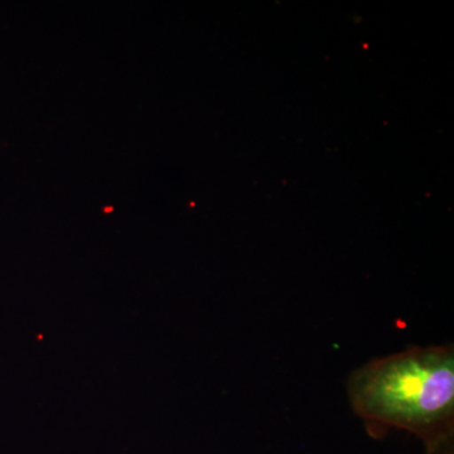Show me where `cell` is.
<instances>
[{
	"mask_svg": "<svg viewBox=\"0 0 454 454\" xmlns=\"http://www.w3.org/2000/svg\"><path fill=\"white\" fill-rule=\"evenodd\" d=\"M348 393L370 429L406 430L424 443L453 434V346H411L375 358L351 373Z\"/></svg>",
	"mask_w": 454,
	"mask_h": 454,
	"instance_id": "6da1fadb",
	"label": "cell"
},
{
	"mask_svg": "<svg viewBox=\"0 0 454 454\" xmlns=\"http://www.w3.org/2000/svg\"><path fill=\"white\" fill-rule=\"evenodd\" d=\"M426 454H454L453 434L426 443Z\"/></svg>",
	"mask_w": 454,
	"mask_h": 454,
	"instance_id": "7a4b0ae2",
	"label": "cell"
}]
</instances>
